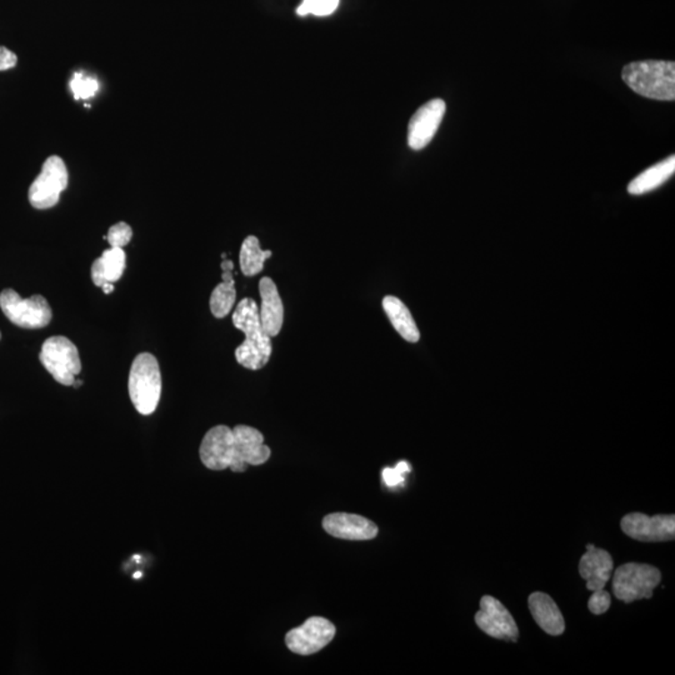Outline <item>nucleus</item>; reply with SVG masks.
Returning a JSON list of instances; mask_svg holds the SVG:
<instances>
[{
  "instance_id": "obj_1",
  "label": "nucleus",
  "mask_w": 675,
  "mask_h": 675,
  "mask_svg": "<svg viewBox=\"0 0 675 675\" xmlns=\"http://www.w3.org/2000/svg\"><path fill=\"white\" fill-rule=\"evenodd\" d=\"M233 325L246 334V341L235 350V359L244 368H265L272 356V342L263 328L259 308L252 298H244L235 308Z\"/></svg>"
},
{
  "instance_id": "obj_2",
  "label": "nucleus",
  "mask_w": 675,
  "mask_h": 675,
  "mask_svg": "<svg viewBox=\"0 0 675 675\" xmlns=\"http://www.w3.org/2000/svg\"><path fill=\"white\" fill-rule=\"evenodd\" d=\"M621 78L633 92L655 100L675 99V63L645 61L630 63L621 72Z\"/></svg>"
},
{
  "instance_id": "obj_3",
  "label": "nucleus",
  "mask_w": 675,
  "mask_h": 675,
  "mask_svg": "<svg viewBox=\"0 0 675 675\" xmlns=\"http://www.w3.org/2000/svg\"><path fill=\"white\" fill-rule=\"evenodd\" d=\"M128 391L131 403L141 416H150L162 395V375L158 360L150 353H140L131 364Z\"/></svg>"
},
{
  "instance_id": "obj_4",
  "label": "nucleus",
  "mask_w": 675,
  "mask_h": 675,
  "mask_svg": "<svg viewBox=\"0 0 675 675\" xmlns=\"http://www.w3.org/2000/svg\"><path fill=\"white\" fill-rule=\"evenodd\" d=\"M661 582L662 573L658 568L649 564L627 563L615 570L613 593L615 598L624 603L651 599L653 590Z\"/></svg>"
},
{
  "instance_id": "obj_5",
  "label": "nucleus",
  "mask_w": 675,
  "mask_h": 675,
  "mask_svg": "<svg viewBox=\"0 0 675 675\" xmlns=\"http://www.w3.org/2000/svg\"><path fill=\"white\" fill-rule=\"evenodd\" d=\"M0 308L6 318L21 328H44L53 316L52 308L42 295L21 298L13 289H5L0 293Z\"/></svg>"
},
{
  "instance_id": "obj_6",
  "label": "nucleus",
  "mask_w": 675,
  "mask_h": 675,
  "mask_svg": "<svg viewBox=\"0 0 675 675\" xmlns=\"http://www.w3.org/2000/svg\"><path fill=\"white\" fill-rule=\"evenodd\" d=\"M40 362L48 370L59 384H74L77 375L81 372L80 351L73 342L68 338L50 337L43 343L39 354Z\"/></svg>"
},
{
  "instance_id": "obj_7",
  "label": "nucleus",
  "mask_w": 675,
  "mask_h": 675,
  "mask_svg": "<svg viewBox=\"0 0 675 675\" xmlns=\"http://www.w3.org/2000/svg\"><path fill=\"white\" fill-rule=\"evenodd\" d=\"M68 169L58 156H49L44 162L42 172L30 188V202L36 209H49L56 206L63 191L68 187Z\"/></svg>"
},
{
  "instance_id": "obj_8",
  "label": "nucleus",
  "mask_w": 675,
  "mask_h": 675,
  "mask_svg": "<svg viewBox=\"0 0 675 675\" xmlns=\"http://www.w3.org/2000/svg\"><path fill=\"white\" fill-rule=\"evenodd\" d=\"M335 636V627L325 618H309L303 626L294 628L285 636L289 651L300 655H312L322 651Z\"/></svg>"
},
{
  "instance_id": "obj_9",
  "label": "nucleus",
  "mask_w": 675,
  "mask_h": 675,
  "mask_svg": "<svg viewBox=\"0 0 675 675\" xmlns=\"http://www.w3.org/2000/svg\"><path fill=\"white\" fill-rule=\"evenodd\" d=\"M620 528L624 535L639 542H670L675 538V517L630 513L621 519Z\"/></svg>"
},
{
  "instance_id": "obj_10",
  "label": "nucleus",
  "mask_w": 675,
  "mask_h": 675,
  "mask_svg": "<svg viewBox=\"0 0 675 675\" xmlns=\"http://www.w3.org/2000/svg\"><path fill=\"white\" fill-rule=\"evenodd\" d=\"M480 609L476 614V623L480 630L495 639L517 642L519 629L510 611L494 596L485 595L480 599Z\"/></svg>"
},
{
  "instance_id": "obj_11",
  "label": "nucleus",
  "mask_w": 675,
  "mask_h": 675,
  "mask_svg": "<svg viewBox=\"0 0 675 675\" xmlns=\"http://www.w3.org/2000/svg\"><path fill=\"white\" fill-rule=\"evenodd\" d=\"M234 454L231 469L244 472L248 466H260L270 458V448L265 444V436L252 426H237L233 429Z\"/></svg>"
},
{
  "instance_id": "obj_12",
  "label": "nucleus",
  "mask_w": 675,
  "mask_h": 675,
  "mask_svg": "<svg viewBox=\"0 0 675 675\" xmlns=\"http://www.w3.org/2000/svg\"><path fill=\"white\" fill-rule=\"evenodd\" d=\"M447 105L443 99H433L420 106L411 117L408 125V144L413 150H422L433 140L443 118Z\"/></svg>"
},
{
  "instance_id": "obj_13",
  "label": "nucleus",
  "mask_w": 675,
  "mask_h": 675,
  "mask_svg": "<svg viewBox=\"0 0 675 675\" xmlns=\"http://www.w3.org/2000/svg\"><path fill=\"white\" fill-rule=\"evenodd\" d=\"M200 460L210 470H224L231 467L234 454L233 429L216 426L204 435L199 449Z\"/></svg>"
},
{
  "instance_id": "obj_14",
  "label": "nucleus",
  "mask_w": 675,
  "mask_h": 675,
  "mask_svg": "<svg viewBox=\"0 0 675 675\" xmlns=\"http://www.w3.org/2000/svg\"><path fill=\"white\" fill-rule=\"evenodd\" d=\"M323 528L328 535L339 539L369 540L378 535V527L358 514H329L323 519Z\"/></svg>"
},
{
  "instance_id": "obj_15",
  "label": "nucleus",
  "mask_w": 675,
  "mask_h": 675,
  "mask_svg": "<svg viewBox=\"0 0 675 675\" xmlns=\"http://www.w3.org/2000/svg\"><path fill=\"white\" fill-rule=\"evenodd\" d=\"M613 571V558L604 549L593 548L580 558L579 574L589 592L604 589Z\"/></svg>"
},
{
  "instance_id": "obj_16",
  "label": "nucleus",
  "mask_w": 675,
  "mask_h": 675,
  "mask_svg": "<svg viewBox=\"0 0 675 675\" xmlns=\"http://www.w3.org/2000/svg\"><path fill=\"white\" fill-rule=\"evenodd\" d=\"M259 291L262 298L259 316L263 328L270 338L276 337L281 333L284 322V306L281 295L275 283L268 276L260 281Z\"/></svg>"
},
{
  "instance_id": "obj_17",
  "label": "nucleus",
  "mask_w": 675,
  "mask_h": 675,
  "mask_svg": "<svg viewBox=\"0 0 675 675\" xmlns=\"http://www.w3.org/2000/svg\"><path fill=\"white\" fill-rule=\"evenodd\" d=\"M529 611L536 623L549 636H561L565 630V621L557 603L551 595L535 592L528 598Z\"/></svg>"
},
{
  "instance_id": "obj_18",
  "label": "nucleus",
  "mask_w": 675,
  "mask_h": 675,
  "mask_svg": "<svg viewBox=\"0 0 675 675\" xmlns=\"http://www.w3.org/2000/svg\"><path fill=\"white\" fill-rule=\"evenodd\" d=\"M234 265L232 260L225 259L222 263L223 282L216 285L210 295V310L215 318H225L231 313L237 300L235 282L233 278Z\"/></svg>"
},
{
  "instance_id": "obj_19",
  "label": "nucleus",
  "mask_w": 675,
  "mask_h": 675,
  "mask_svg": "<svg viewBox=\"0 0 675 675\" xmlns=\"http://www.w3.org/2000/svg\"><path fill=\"white\" fill-rule=\"evenodd\" d=\"M127 263V256L123 248H111L103 252L92 266L93 283L103 287L105 283L118 282L122 278Z\"/></svg>"
},
{
  "instance_id": "obj_20",
  "label": "nucleus",
  "mask_w": 675,
  "mask_h": 675,
  "mask_svg": "<svg viewBox=\"0 0 675 675\" xmlns=\"http://www.w3.org/2000/svg\"><path fill=\"white\" fill-rule=\"evenodd\" d=\"M675 172V156H668L663 162L651 166L645 172L640 173L638 177L628 185V191L632 196H643L649 191L657 190L665 181L673 177Z\"/></svg>"
},
{
  "instance_id": "obj_21",
  "label": "nucleus",
  "mask_w": 675,
  "mask_h": 675,
  "mask_svg": "<svg viewBox=\"0 0 675 675\" xmlns=\"http://www.w3.org/2000/svg\"><path fill=\"white\" fill-rule=\"evenodd\" d=\"M383 309H384L395 331L400 333L401 338L409 342V343H417L419 341L420 333L418 331L413 316L400 298L387 295L383 300Z\"/></svg>"
},
{
  "instance_id": "obj_22",
  "label": "nucleus",
  "mask_w": 675,
  "mask_h": 675,
  "mask_svg": "<svg viewBox=\"0 0 675 675\" xmlns=\"http://www.w3.org/2000/svg\"><path fill=\"white\" fill-rule=\"evenodd\" d=\"M270 257H272V252L260 248L258 238L249 235L241 244L240 257L241 272L246 276L258 275L265 268L266 260Z\"/></svg>"
},
{
  "instance_id": "obj_23",
  "label": "nucleus",
  "mask_w": 675,
  "mask_h": 675,
  "mask_svg": "<svg viewBox=\"0 0 675 675\" xmlns=\"http://www.w3.org/2000/svg\"><path fill=\"white\" fill-rule=\"evenodd\" d=\"M338 5L339 0H303L297 13L300 17L309 14L316 17H326L337 11Z\"/></svg>"
},
{
  "instance_id": "obj_24",
  "label": "nucleus",
  "mask_w": 675,
  "mask_h": 675,
  "mask_svg": "<svg viewBox=\"0 0 675 675\" xmlns=\"http://www.w3.org/2000/svg\"><path fill=\"white\" fill-rule=\"evenodd\" d=\"M98 80L80 73L74 74L73 80L71 81L72 92H73L75 99L78 100L92 98L94 94L98 92Z\"/></svg>"
},
{
  "instance_id": "obj_25",
  "label": "nucleus",
  "mask_w": 675,
  "mask_h": 675,
  "mask_svg": "<svg viewBox=\"0 0 675 675\" xmlns=\"http://www.w3.org/2000/svg\"><path fill=\"white\" fill-rule=\"evenodd\" d=\"M131 237H133V231H131V225L121 222L109 229L106 240L112 248H124L127 244H130Z\"/></svg>"
},
{
  "instance_id": "obj_26",
  "label": "nucleus",
  "mask_w": 675,
  "mask_h": 675,
  "mask_svg": "<svg viewBox=\"0 0 675 675\" xmlns=\"http://www.w3.org/2000/svg\"><path fill=\"white\" fill-rule=\"evenodd\" d=\"M612 599L611 595L605 592L604 589L596 590L593 592L588 601V608L590 613L595 615H601L607 613L609 607H611Z\"/></svg>"
},
{
  "instance_id": "obj_27",
  "label": "nucleus",
  "mask_w": 675,
  "mask_h": 675,
  "mask_svg": "<svg viewBox=\"0 0 675 675\" xmlns=\"http://www.w3.org/2000/svg\"><path fill=\"white\" fill-rule=\"evenodd\" d=\"M18 58L12 50L0 46V72L9 71L17 65Z\"/></svg>"
},
{
  "instance_id": "obj_28",
  "label": "nucleus",
  "mask_w": 675,
  "mask_h": 675,
  "mask_svg": "<svg viewBox=\"0 0 675 675\" xmlns=\"http://www.w3.org/2000/svg\"><path fill=\"white\" fill-rule=\"evenodd\" d=\"M383 479L388 486H397L404 482L403 474L397 468H394V469L387 468V469L383 470Z\"/></svg>"
},
{
  "instance_id": "obj_29",
  "label": "nucleus",
  "mask_w": 675,
  "mask_h": 675,
  "mask_svg": "<svg viewBox=\"0 0 675 675\" xmlns=\"http://www.w3.org/2000/svg\"><path fill=\"white\" fill-rule=\"evenodd\" d=\"M395 468H397V469L400 470L401 474L409 472L410 470V466L407 463V461H401V463L398 464V466Z\"/></svg>"
},
{
  "instance_id": "obj_30",
  "label": "nucleus",
  "mask_w": 675,
  "mask_h": 675,
  "mask_svg": "<svg viewBox=\"0 0 675 675\" xmlns=\"http://www.w3.org/2000/svg\"><path fill=\"white\" fill-rule=\"evenodd\" d=\"M100 288L103 289V291H105V294H111L114 291V284H113V283H105V284Z\"/></svg>"
},
{
  "instance_id": "obj_31",
  "label": "nucleus",
  "mask_w": 675,
  "mask_h": 675,
  "mask_svg": "<svg viewBox=\"0 0 675 675\" xmlns=\"http://www.w3.org/2000/svg\"><path fill=\"white\" fill-rule=\"evenodd\" d=\"M81 384H83V382H81V381H78V379H75V382H74L73 387H75V388H80Z\"/></svg>"
},
{
  "instance_id": "obj_32",
  "label": "nucleus",
  "mask_w": 675,
  "mask_h": 675,
  "mask_svg": "<svg viewBox=\"0 0 675 675\" xmlns=\"http://www.w3.org/2000/svg\"><path fill=\"white\" fill-rule=\"evenodd\" d=\"M595 548V544H586V551H589V549Z\"/></svg>"
},
{
  "instance_id": "obj_33",
  "label": "nucleus",
  "mask_w": 675,
  "mask_h": 675,
  "mask_svg": "<svg viewBox=\"0 0 675 675\" xmlns=\"http://www.w3.org/2000/svg\"><path fill=\"white\" fill-rule=\"evenodd\" d=\"M141 576V573L134 574V578H139Z\"/></svg>"
},
{
  "instance_id": "obj_34",
  "label": "nucleus",
  "mask_w": 675,
  "mask_h": 675,
  "mask_svg": "<svg viewBox=\"0 0 675 675\" xmlns=\"http://www.w3.org/2000/svg\"><path fill=\"white\" fill-rule=\"evenodd\" d=\"M0 339H2V334H0Z\"/></svg>"
}]
</instances>
